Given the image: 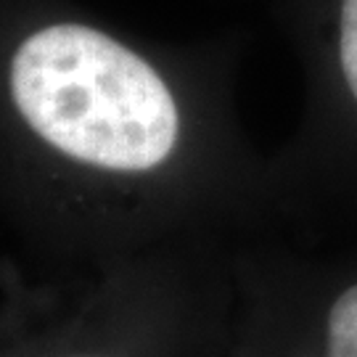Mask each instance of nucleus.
<instances>
[{"instance_id": "f257e3e1", "label": "nucleus", "mask_w": 357, "mask_h": 357, "mask_svg": "<svg viewBox=\"0 0 357 357\" xmlns=\"http://www.w3.org/2000/svg\"><path fill=\"white\" fill-rule=\"evenodd\" d=\"M11 96L53 149L103 169L143 172L178 143V106L138 53L85 24H53L16 48Z\"/></svg>"}, {"instance_id": "7ed1b4c3", "label": "nucleus", "mask_w": 357, "mask_h": 357, "mask_svg": "<svg viewBox=\"0 0 357 357\" xmlns=\"http://www.w3.org/2000/svg\"><path fill=\"white\" fill-rule=\"evenodd\" d=\"M339 61L347 88L357 101V0H342L339 16Z\"/></svg>"}, {"instance_id": "f03ea898", "label": "nucleus", "mask_w": 357, "mask_h": 357, "mask_svg": "<svg viewBox=\"0 0 357 357\" xmlns=\"http://www.w3.org/2000/svg\"><path fill=\"white\" fill-rule=\"evenodd\" d=\"M326 357H357V283L333 302L328 312Z\"/></svg>"}]
</instances>
